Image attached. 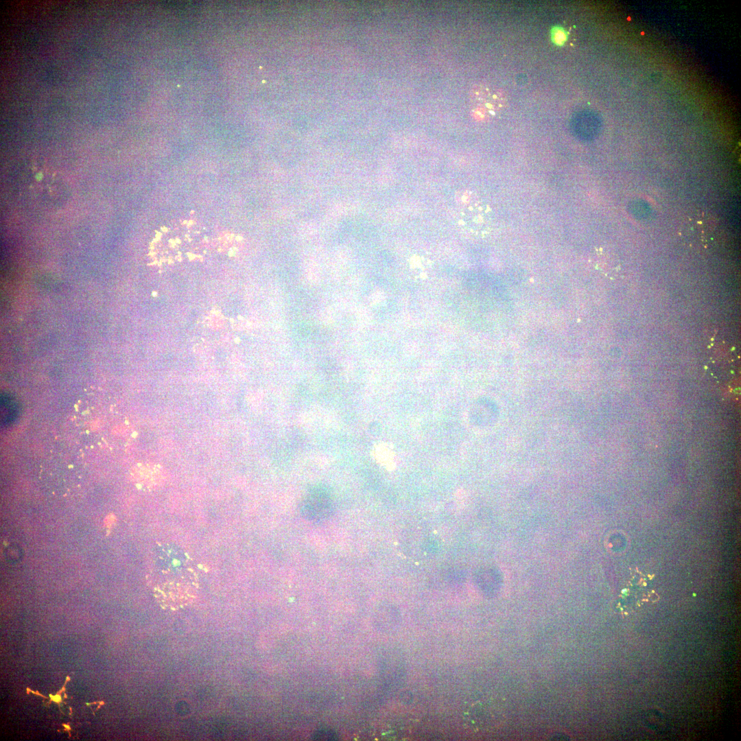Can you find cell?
I'll use <instances>...</instances> for the list:
<instances>
[{
  "label": "cell",
  "instance_id": "5",
  "mask_svg": "<svg viewBox=\"0 0 741 741\" xmlns=\"http://www.w3.org/2000/svg\"><path fill=\"white\" fill-rule=\"evenodd\" d=\"M567 38V32L563 27L555 26L551 30V38L556 45H563Z\"/></svg>",
  "mask_w": 741,
  "mask_h": 741
},
{
  "label": "cell",
  "instance_id": "3",
  "mask_svg": "<svg viewBox=\"0 0 741 741\" xmlns=\"http://www.w3.org/2000/svg\"><path fill=\"white\" fill-rule=\"evenodd\" d=\"M460 224L473 232L484 233L491 223L489 209L478 198L468 196L459 206Z\"/></svg>",
  "mask_w": 741,
  "mask_h": 741
},
{
  "label": "cell",
  "instance_id": "4",
  "mask_svg": "<svg viewBox=\"0 0 741 741\" xmlns=\"http://www.w3.org/2000/svg\"><path fill=\"white\" fill-rule=\"evenodd\" d=\"M499 707L491 701H482L473 705L466 714L467 722L478 731L489 730L497 727L501 721Z\"/></svg>",
  "mask_w": 741,
  "mask_h": 741
},
{
  "label": "cell",
  "instance_id": "1",
  "mask_svg": "<svg viewBox=\"0 0 741 741\" xmlns=\"http://www.w3.org/2000/svg\"><path fill=\"white\" fill-rule=\"evenodd\" d=\"M163 558L156 595L163 607L178 609L194 598L198 587L196 572L191 558L176 545L167 544Z\"/></svg>",
  "mask_w": 741,
  "mask_h": 741
},
{
  "label": "cell",
  "instance_id": "2",
  "mask_svg": "<svg viewBox=\"0 0 741 741\" xmlns=\"http://www.w3.org/2000/svg\"><path fill=\"white\" fill-rule=\"evenodd\" d=\"M333 511V499L329 491L324 487L317 486L311 489L301 503V515L307 521H325Z\"/></svg>",
  "mask_w": 741,
  "mask_h": 741
}]
</instances>
